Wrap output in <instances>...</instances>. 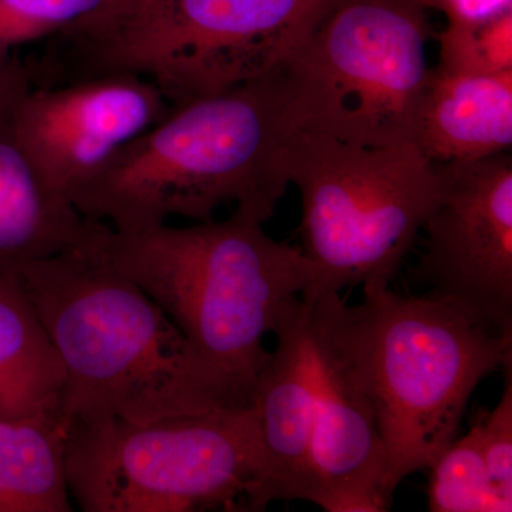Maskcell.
<instances>
[{"label": "cell", "mask_w": 512, "mask_h": 512, "mask_svg": "<svg viewBox=\"0 0 512 512\" xmlns=\"http://www.w3.org/2000/svg\"><path fill=\"white\" fill-rule=\"evenodd\" d=\"M20 281L62 362L59 413L70 423L245 409L163 309L87 242L28 266Z\"/></svg>", "instance_id": "1"}, {"label": "cell", "mask_w": 512, "mask_h": 512, "mask_svg": "<svg viewBox=\"0 0 512 512\" xmlns=\"http://www.w3.org/2000/svg\"><path fill=\"white\" fill-rule=\"evenodd\" d=\"M87 245L163 309L238 407H251L271 359L265 336L315 281L301 248L237 210L224 221L130 234L99 222Z\"/></svg>", "instance_id": "2"}, {"label": "cell", "mask_w": 512, "mask_h": 512, "mask_svg": "<svg viewBox=\"0 0 512 512\" xmlns=\"http://www.w3.org/2000/svg\"><path fill=\"white\" fill-rule=\"evenodd\" d=\"M293 128L281 70L188 101L80 188L73 207L124 234L173 217L210 221L229 204L265 224L289 185L284 146Z\"/></svg>", "instance_id": "3"}, {"label": "cell", "mask_w": 512, "mask_h": 512, "mask_svg": "<svg viewBox=\"0 0 512 512\" xmlns=\"http://www.w3.org/2000/svg\"><path fill=\"white\" fill-rule=\"evenodd\" d=\"M336 0H121L53 37L37 84L134 74L171 106L271 76Z\"/></svg>", "instance_id": "4"}, {"label": "cell", "mask_w": 512, "mask_h": 512, "mask_svg": "<svg viewBox=\"0 0 512 512\" xmlns=\"http://www.w3.org/2000/svg\"><path fill=\"white\" fill-rule=\"evenodd\" d=\"M352 306L360 362L384 448L383 491L429 468L457 437L484 377L512 360V332L427 296L390 288Z\"/></svg>", "instance_id": "5"}, {"label": "cell", "mask_w": 512, "mask_h": 512, "mask_svg": "<svg viewBox=\"0 0 512 512\" xmlns=\"http://www.w3.org/2000/svg\"><path fill=\"white\" fill-rule=\"evenodd\" d=\"M66 474L86 512H258L271 504L251 407L70 423Z\"/></svg>", "instance_id": "6"}, {"label": "cell", "mask_w": 512, "mask_h": 512, "mask_svg": "<svg viewBox=\"0 0 512 512\" xmlns=\"http://www.w3.org/2000/svg\"><path fill=\"white\" fill-rule=\"evenodd\" d=\"M284 167L301 195V249L315 268L306 296L390 288L436 202V164L414 143L355 146L293 128Z\"/></svg>", "instance_id": "7"}, {"label": "cell", "mask_w": 512, "mask_h": 512, "mask_svg": "<svg viewBox=\"0 0 512 512\" xmlns=\"http://www.w3.org/2000/svg\"><path fill=\"white\" fill-rule=\"evenodd\" d=\"M427 39L421 0H336L281 69L293 126L355 146L413 143Z\"/></svg>", "instance_id": "8"}, {"label": "cell", "mask_w": 512, "mask_h": 512, "mask_svg": "<svg viewBox=\"0 0 512 512\" xmlns=\"http://www.w3.org/2000/svg\"><path fill=\"white\" fill-rule=\"evenodd\" d=\"M436 167L439 192L413 282L427 298L512 332L511 154Z\"/></svg>", "instance_id": "9"}, {"label": "cell", "mask_w": 512, "mask_h": 512, "mask_svg": "<svg viewBox=\"0 0 512 512\" xmlns=\"http://www.w3.org/2000/svg\"><path fill=\"white\" fill-rule=\"evenodd\" d=\"M311 305L316 386L306 501L328 512H382L384 448L360 362L352 306L340 293Z\"/></svg>", "instance_id": "10"}, {"label": "cell", "mask_w": 512, "mask_h": 512, "mask_svg": "<svg viewBox=\"0 0 512 512\" xmlns=\"http://www.w3.org/2000/svg\"><path fill=\"white\" fill-rule=\"evenodd\" d=\"M171 110L156 84L134 74H106L30 83L16 100L15 128L46 180L72 202L80 188Z\"/></svg>", "instance_id": "11"}, {"label": "cell", "mask_w": 512, "mask_h": 512, "mask_svg": "<svg viewBox=\"0 0 512 512\" xmlns=\"http://www.w3.org/2000/svg\"><path fill=\"white\" fill-rule=\"evenodd\" d=\"M274 335L275 349L251 404L266 488L271 503L306 501L316 362L311 305L305 296L286 309Z\"/></svg>", "instance_id": "12"}, {"label": "cell", "mask_w": 512, "mask_h": 512, "mask_svg": "<svg viewBox=\"0 0 512 512\" xmlns=\"http://www.w3.org/2000/svg\"><path fill=\"white\" fill-rule=\"evenodd\" d=\"M28 86L0 101V276L82 247L99 224L52 187L20 143L15 104Z\"/></svg>", "instance_id": "13"}, {"label": "cell", "mask_w": 512, "mask_h": 512, "mask_svg": "<svg viewBox=\"0 0 512 512\" xmlns=\"http://www.w3.org/2000/svg\"><path fill=\"white\" fill-rule=\"evenodd\" d=\"M413 143L434 164L510 153L512 72L470 76L431 69Z\"/></svg>", "instance_id": "14"}, {"label": "cell", "mask_w": 512, "mask_h": 512, "mask_svg": "<svg viewBox=\"0 0 512 512\" xmlns=\"http://www.w3.org/2000/svg\"><path fill=\"white\" fill-rule=\"evenodd\" d=\"M64 370L19 276H0V419L59 413Z\"/></svg>", "instance_id": "15"}, {"label": "cell", "mask_w": 512, "mask_h": 512, "mask_svg": "<svg viewBox=\"0 0 512 512\" xmlns=\"http://www.w3.org/2000/svg\"><path fill=\"white\" fill-rule=\"evenodd\" d=\"M70 421L60 413L0 419V512H70L66 448Z\"/></svg>", "instance_id": "16"}, {"label": "cell", "mask_w": 512, "mask_h": 512, "mask_svg": "<svg viewBox=\"0 0 512 512\" xmlns=\"http://www.w3.org/2000/svg\"><path fill=\"white\" fill-rule=\"evenodd\" d=\"M430 512H511L488 477L477 427L454 439L430 464Z\"/></svg>", "instance_id": "17"}, {"label": "cell", "mask_w": 512, "mask_h": 512, "mask_svg": "<svg viewBox=\"0 0 512 512\" xmlns=\"http://www.w3.org/2000/svg\"><path fill=\"white\" fill-rule=\"evenodd\" d=\"M436 69L488 76L512 72V10L478 23H447L439 36Z\"/></svg>", "instance_id": "18"}, {"label": "cell", "mask_w": 512, "mask_h": 512, "mask_svg": "<svg viewBox=\"0 0 512 512\" xmlns=\"http://www.w3.org/2000/svg\"><path fill=\"white\" fill-rule=\"evenodd\" d=\"M121 0H0V52L50 40Z\"/></svg>", "instance_id": "19"}, {"label": "cell", "mask_w": 512, "mask_h": 512, "mask_svg": "<svg viewBox=\"0 0 512 512\" xmlns=\"http://www.w3.org/2000/svg\"><path fill=\"white\" fill-rule=\"evenodd\" d=\"M503 369L505 379L500 402L474 426L491 484L505 503L512 505V360Z\"/></svg>", "instance_id": "20"}, {"label": "cell", "mask_w": 512, "mask_h": 512, "mask_svg": "<svg viewBox=\"0 0 512 512\" xmlns=\"http://www.w3.org/2000/svg\"><path fill=\"white\" fill-rule=\"evenodd\" d=\"M424 9L437 10L447 23H478L512 10V0H421Z\"/></svg>", "instance_id": "21"}, {"label": "cell", "mask_w": 512, "mask_h": 512, "mask_svg": "<svg viewBox=\"0 0 512 512\" xmlns=\"http://www.w3.org/2000/svg\"><path fill=\"white\" fill-rule=\"evenodd\" d=\"M30 83L29 70L15 53L0 52V101L8 99Z\"/></svg>", "instance_id": "22"}]
</instances>
